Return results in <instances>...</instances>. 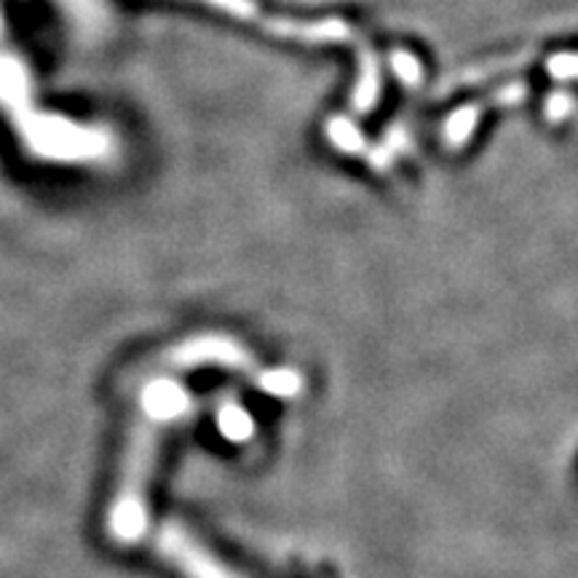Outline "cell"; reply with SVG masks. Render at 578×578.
I'll list each match as a JSON object with an SVG mask.
<instances>
[{"label":"cell","instance_id":"6da1fadb","mask_svg":"<svg viewBox=\"0 0 578 578\" xmlns=\"http://www.w3.org/2000/svg\"><path fill=\"white\" fill-rule=\"evenodd\" d=\"M166 359V365L155 367L153 375L140 385L129 415L124 458L105 517L107 535L120 546H135L153 533L150 501L155 472L164 458L166 439L190 418L196 405L180 370L204 365L239 367L246 359V351L231 337H204L174 348Z\"/></svg>","mask_w":578,"mask_h":578},{"label":"cell","instance_id":"30bf717a","mask_svg":"<svg viewBox=\"0 0 578 578\" xmlns=\"http://www.w3.org/2000/svg\"><path fill=\"white\" fill-rule=\"evenodd\" d=\"M217 5H226L228 11H233V14L239 16H252L255 14V5L246 3V0H212Z\"/></svg>","mask_w":578,"mask_h":578},{"label":"cell","instance_id":"5b68a950","mask_svg":"<svg viewBox=\"0 0 578 578\" xmlns=\"http://www.w3.org/2000/svg\"><path fill=\"white\" fill-rule=\"evenodd\" d=\"M330 140H333L340 150H346V153H365L367 148L365 137L359 135V129L351 124V120L335 118L333 124H330Z\"/></svg>","mask_w":578,"mask_h":578},{"label":"cell","instance_id":"7a4b0ae2","mask_svg":"<svg viewBox=\"0 0 578 578\" xmlns=\"http://www.w3.org/2000/svg\"><path fill=\"white\" fill-rule=\"evenodd\" d=\"M150 535L155 552L183 578H252L209 550L193 530L180 522H161Z\"/></svg>","mask_w":578,"mask_h":578},{"label":"cell","instance_id":"9c48e42d","mask_svg":"<svg viewBox=\"0 0 578 578\" xmlns=\"http://www.w3.org/2000/svg\"><path fill=\"white\" fill-rule=\"evenodd\" d=\"M525 94H528V89L522 86V83H515V86H506L501 89V92L493 94V100L501 102V105H515V102L525 100Z\"/></svg>","mask_w":578,"mask_h":578},{"label":"cell","instance_id":"ba28073f","mask_svg":"<svg viewBox=\"0 0 578 578\" xmlns=\"http://www.w3.org/2000/svg\"><path fill=\"white\" fill-rule=\"evenodd\" d=\"M574 107H576V100L568 92H554L550 94V100H546V118L559 120L565 116H570Z\"/></svg>","mask_w":578,"mask_h":578},{"label":"cell","instance_id":"8992f818","mask_svg":"<svg viewBox=\"0 0 578 578\" xmlns=\"http://www.w3.org/2000/svg\"><path fill=\"white\" fill-rule=\"evenodd\" d=\"M391 70H394L396 78L409 89L420 86V81H424V68H420V62L409 51L391 54Z\"/></svg>","mask_w":578,"mask_h":578},{"label":"cell","instance_id":"52a82bcc","mask_svg":"<svg viewBox=\"0 0 578 578\" xmlns=\"http://www.w3.org/2000/svg\"><path fill=\"white\" fill-rule=\"evenodd\" d=\"M550 72L559 81H570V78H578V54H559V57L550 59Z\"/></svg>","mask_w":578,"mask_h":578},{"label":"cell","instance_id":"277c9868","mask_svg":"<svg viewBox=\"0 0 578 578\" xmlns=\"http://www.w3.org/2000/svg\"><path fill=\"white\" fill-rule=\"evenodd\" d=\"M479 116H482V107L479 105H461L458 111L444 120V129H442V140L448 148L458 150L461 144H466L472 140L474 129H477L479 124Z\"/></svg>","mask_w":578,"mask_h":578},{"label":"cell","instance_id":"3957f363","mask_svg":"<svg viewBox=\"0 0 578 578\" xmlns=\"http://www.w3.org/2000/svg\"><path fill=\"white\" fill-rule=\"evenodd\" d=\"M378 94H381V68H378L375 54L367 48L361 51V78L357 92H354V107L359 113H370L375 107Z\"/></svg>","mask_w":578,"mask_h":578}]
</instances>
